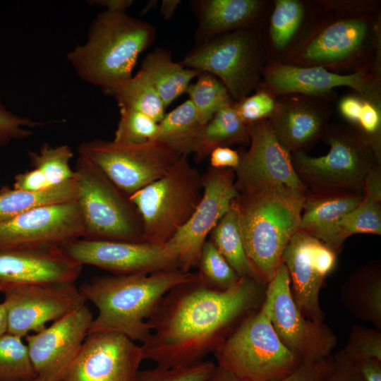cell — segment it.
I'll list each match as a JSON object with an SVG mask.
<instances>
[{
	"label": "cell",
	"instance_id": "2",
	"mask_svg": "<svg viewBox=\"0 0 381 381\" xmlns=\"http://www.w3.org/2000/svg\"><path fill=\"white\" fill-rule=\"evenodd\" d=\"M194 273L179 269L152 274L107 275L83 284L80 291L97 308L89 334L99 332L121 334L143 343L151 333L148 320L164 296L186 282Z\"/></svg>",
	"mask_w": 381,
	"mask_h": 381
},
{
	"label": "cell",
	"instance_id": "50",
	"mask_svg": "<svg viewBox=\"0 0 381 381\" xmlns=\"http://www.w3.org/2000/svg\"><path fill=\"white\" fill-rule=\"evenodd\" d=\"M363 97L353 93L352 95H348L342 97L338 104V109L341 115L353 126L360 114Z\"/></svg>",
	"mask_w": 381,
	"mask_h": 381
},
{
	"label": "cell",
	"instance_id": "20",
	"mask_svg": "<svg viewBox=\"0 0 381 381\" xmlns=\"http://www.w3.org/2000/svg\"><path fill=\"white\" fill-rule=\"evenodd\" d=\"M282 262L287 269L292 296L301 312L308 320L323 322L319 294L325 277L334 267L335 252L298 230L286 246Z\"/></svg>",
	"mask_w": 381,
	"mask_h": 381
},
{
	"label": "cell",
	"instance_id": "54",
	"mask_svg": "<svg viewBox=\"0 0 381 381\" xmlns=\"http://www.w3.org/2000/svg\"><path fill=\"white\" fill-rule=\"evenodd\" d=\"M181 2L180 0H163L161 3L160 12L164 18L166 20L171 18Z\"/></svg>",
	"mask_w": 381,
	"mask_h": 381
},
{
	"label": "cell",
	"instance_id": "9",
	"mask_svg": "<svg viewBox=\"0 0 381 381\" xmlns=\"http://www.w3.org/2000/svg\"><path fill=\"white\" fill-rule=\"evenodd\" d=\"M217 365L246 381H277L302 362L260 310L246 317L214 353Z\"/></svg>",
	"mask_w": 381,
	"mask_h": 381
},
{
	"label": "cell",
	"instance_id": "21",
	"mask_svg": "<svg viewBox=\"0 0 381 381\" xmlns=\"http://www.w3.org/2000/svg\"><path fill=\"white\" fill-rule=\"evenodd\" d=\"M143 360L141 346L127 337L90 333L60 381H133Z\"/></svg>",
	"mask_w": 381,
	"mask_h": 381
},
{
	"label": "cell",
	"instance_id": "11",
	"mask_svg": "<svg viewBox=\"0 0 381 381\" xmlns=\"http://www.w3.org/2000/svg\"><path fill=\"white\" fill-rule=\"evenodd\" d=\"M78 155L95 164L128 195L163 176L181 155L155 140L123 144L95 139L82 143Z\"/></svg>",
	"mask_w": 381,
	"mask_h": 381
},
{
	"label": "cell",
	"instance_id": "7",
	"mask_svg": "<svg viewBox=\"0 0 381 381\" xmlns=\"http://www.w3.org/2000/svg\"><path fill=\"white\" fill-rule=\"evenodd\" d=\"M202 176L181 155L161 178L129 196L143 224V242L164 246L186 223L200 202Z\"/></svg>",
	"mask_w": 381,
	"mask_h": 381
},
{
	"label": "cell",
	"instance_id": "30",
	"mask_svg": "<svg viewBox=\"0 0 381 381\" xmlns=\"http://www.w3.org/2000/svg\"><path fill=\"white\" fill-rule=\"evenodd\" d=\"M203 126L195 107L188 99L164 115L151 140L163 143L180 155H188L193 153Z\"/></svg>",
	"mask_w": 381,
	"mask_h": 381
},
{
	"label": "cell",
	"instance_id": "35",
	"mask_svg": "<svg viewBox=\"0 0 381 381\" xmlns=\"http://www.w3.org/2000/svg\"><path fill=\"white\" fill-rule=\"evenodd\" d=\"M186 92L204 126L219 110L235 103L224 85L206 72H201Z\"/></svg>",
	"mask_w": 381,
	"mask_h": 381
},
{
	"label": "cell",
	"instance_id": "47",
	"mask_svg": "<svg viewBox=\"0 0 381 381\" xmlns=\"http://www.w3.org/2000/svg\"><path fill=\"white\" fill-rule=\"evenodd\" d=\"M331 361L330 356L316 361H303L294 372L277 381H322Z\"/></svg>",
	"mask_w": 381,
	"mask_h": 381
},
{
	"label": "cell",
	"instance_id": "12",
	"mask_svg": "<svg viewBox=\"0 0 381 381\" xmlns=\"http://www.w3.org/2000/svg\"><path fill=\"white\" fill-rule=\"evenodd\" d=\"M260 310L282 344L301 361L327 358L337 344V337L327 325L308 320L299 310L283 262L267 284Z\"/></svg>",
	"mask_w": 381,
	"mask_h": 381
},
{
	"label": "cell",
	"instance_id": "51",
	"mask_svg": "<svg viewBox=\"0 0 381 381\" xmlns=\"http://www.w3.org/2000/svg\"><path fill=\"white\" fill-rule=\"evenodd\" d=\"M363 381H381V361L375 358L356 361Z\"/></svg>",
	"mask_w": 381,
	"mask_h": 381
},
{
	"label": "cell",
	"instance_id": "38",
	"mask_svg": "<svg viewBox=\"0 0 381 381\" xmlns=\"http://www.w3.org/2000/svg\"><path fill=\"white\" fill-rule=\"evenodd\" d=\"M198 274L210 286L226 290L235 285L240 277L211 241L204 243L198 267Z\"/></svg>",
	"mask_w": 381,
	"mask_h": 381
},
{
	"label": "cell",
	"instance_id": "34",
	"mask_svg": "<svg viewBox=\"0 0 381 381\" xmlns=\"http://www.w3.org/2000/svg\"><path fill=\"white\" fill-rule=\"evenodd\" d=\"M120 108L140 111L157 122L164 116L165 107L146 75L140 70L128 80L102 90Z\"/></svg>",
	"mask_w": 381,
	"mask_h": 381
},
{
	"label": "cell",
	"instance_id": "16",
	"mask_svg": "<svg viewBox=\"0 0 381 381\" xmlns=\"http://www.w3.org/2000/svg\"><path fill=\"white\" fill-rule=\"evenodd\" d=\"M249 149L234 169L239 193L266 186H286L305 193L291 154L279 141L267 119L247 124Z\"/></svg>",
	"mask_w": 381,
	"mask_h": 381
},
{
	"label": "cell",
	"instance_id": "32",
	"mask_svg": "<svg viewBox=\"0 0 381 381\" xmlns=\"http://www.w3.org/2000/svg\"><path fill=\"white\" fill-rule=\"evenodd\" d=\"M75 178L37 191L4 188L0 191V222L40 207L77 199Z\"/></svg>",
	"mask_w": 381,
	"mask_h": 381
},
{
	"label": "cell",
	"instance_id": "39",
	"mask_svg": "<svg viewBox=\"0 0 381 381\" xmlns=\"http://www.w3.org/2000/svg\"><path fill=\"white\" fill-rule=\"evenodd\" d=\"M158 122L149 116L133 109L120 108V119L114 141L123 144H140L152 140Z\"/></svg>",
	"mask_w": 381,
	"mask_h": 381
},
{
	"label": "cell",
	"instance_id": "24",
	"mask_svg": "<svg viewBox=\"0 0 381 381\" xmlns=\"http://www.w3.org/2000/svg\"><path fill=\"white\" fill-rule=\"evenodd\" d=\"M191 5L198 19L197 43L238 30L264 27L272 7L265 0H199Z\"/></svg>",
	"mask_w": 381,
	"mask_h": 381
},
{
	"label": "cell",
	"instance_id": "48",
	"mask_svg": "<svg viewBox=\"0 0 381 381\" xmlns=\"http://www.w3.org/2000/svg\"><path fill=\"white\" fill-rule=\"evenodd\" d=\"M51 186L45 176L38 169L18 174L15 176L13 189L20 190L37 191Z\"/></svg>",
	"mask_w": 381,
	"mask_h": 381
},
{
	"label": "cell",
	"instance_id": "26",
	"mask_svg": "<svg viewBox=\"0 0 381 381\" xmlns=\"http://www.w3.org/2000/svg\"><path fill=\"white\" fill-rule=\"evenodd\" d=\"M344 306L356 318L381 329V274L377 265L361 267L341 289Z\"/></svg>",
	"mask_w": 381,
	"mask_h": 381
},
{
	"label": "cell",
	"instance_id": "55",
	"mask_svg": "<svg viewBox=\"0 0 381 381\" xmlns=\"http://www.w3.org/2000/svg\"><path fill=\"white\" fill-rule=\"evenodd\" d=\"M7 332L6 311L4 303H0V336Z\"/></svg>",
	"mask_w": 381,
	"mask_h": 381
},
{
	"label": "cell",
	"instance_id": "13",
	"mask_svg": "<svg viewBox=\"0 0 381 381\" xmlns=\"http://www.w3.org/2000/svg\"><path fill=\"white\" fill-rule=\"evenodd\" d=\"M202 198L186 223L164 248L174 258L180 270L190 272L198 267L207 237L239 195L233 169L210 167L202 176Z\"/></svg>",
	"mask_w": 381,
	"mask_h": 381
},
{
	"label": "cell",
	"instance_id": "56",
	"mask_svg": "<svg viewBox=\"0 0 381 381\" xmlns=\"http://www.w3.org/2000/svg\"><path fill=\"white\" fill-rule=\"evenodd\" d=\"M30 381H40V380H37V379L35 378V379H33V380H30Z\"/></svg>",
	"mask_w": 381,
	"mask_h": 381
},
{
	"label": "cell",
	"instance_id": "14",
	"mask_svg": "<svg viewBox=\"0 0 381 381\" xmlns=\"http://www.w3.org/2000/svg\"><path fill=\"white\" fill-rule=\"evenodd\" d=\"M380 75L371 70L340 74L320 67H303L268 61L262 72L258 88L267 90L275 97L300 94L327 97L339 87H348L362 97L381 101Z\"/></svg>",
	"mask_w": 381,
	"mask_h": 381
},
{
	"label": "cell",
	"instance_id": "15",
	"mask_svg": "<svg viewBox=\"0 0 381 381\" xmlns=\"http://www.w3.org/2000/svg\"><path fill=\"white\" fill-rule=\"evenodd\" d=\"M4 294L7 332L25 337L38 332L80 307L86 300L75 283H50L13 287Z\"/></svg>",
	"mask_w": 381,
	"mask_h": 381
},
{
	"label": "cell",
	"instance_id": "10",
	"mask_svg": "<svg viewBox=\"0 0 381 381\" xmlns=\"http://www.w3.org/2000/svg\"><path fill=\"white\" fill-rule=\"evenodd\" d=\"M324 138L330 148L322 157L304 152L291 154L294 167L302 181L318 188L357 190L364 187L368 173L378 166L371 146L354 128L331 126Z\"/></svg>",
	"mask_w": 381,
	"mask_h": 381
},
{
	"label": "cell",
	"instance_id": "18",
	"mask_svg": "<svg viewBox=\"0 0 381 381\" xmlns=\"http://www.w3.org/2000/svg\"><path fill=\"white\" fill-rule=\"evenodd\" d=\"M84 224L76 200L40 207L0 222V249L59 246L80 238Z\"/></svg>",
	"mask_w": 381,
	"mask_h": 381
},
{
	"label": "cell",
	"instance_id": "27",
	"mask_svg": "<svg viewBox=\"0 0 381 381\" xmlns=\"http://www.w3.org/2000/svg\"><path fill=\"white\" fill-rule=\"evenodd\" d=\"M140 70L149 79L165 108L186 92L190 81L201 73L173 61L171 53L162 48L148 53L143 60Z\"/></svg>",
	"mask_w": 381,
	"mask_h": 381
},
{
	"label": "cell",
	"instance_id": "23",
	"mask_svg": "<svg viewBox=\"0 0 381 381\" xmlns=\"http://www.w3.org/2000/svg\"><path fill=\"white\" fill-rule=\"evenodd\" d=\"M81 265L59 246L0 249V292L23 285L75 283Z\"/></svg>",
	"mask_w": 381,
	"mask_h": 381
},
{
	"label": "cell",
	"instance_id": "5",
	"mask_svg": "<svg viewBox=\"0 0 381 381\" xmlns=\"http://www.w3.org/2000/svg\"><path fill=\"white\" fill-rule=\"evenodd\" d=\"M155 37L151 24L105 10L92 20L86 42L68 52L67 60L82 80L104 90L132 77L138 56Z\"/></svg>",
	"mask_w": 381,
	"mask_h": 381
},
{
	"label": "cell",
	"instance_id": "29",
	"mask_svg": "<svg viewBox=\"0 0 381 381\" xmlns=\"http://www.w3.org/2000/svg\"><path fill=\"white\" fill-rule=\"evenodd\" d=\"M361 202L346 214L339 224V235L344 242L356 234H381V179L378 166L367 175Z\"/></svg>",
	"mask_w": 381,
	"mask_h": 381
},
{
	"label": "cell",
	"instance_id": "19",
	"mask_svg": "<svg viewBox=\"0 0 381 381\" xmlns=\"http://www.w3.org/2000/svg\"><path fill=\"white\" fill-rule=\"evenodd\" d=\"M84 305L42 330L25 337L35 379L60 381L78 356L93 320Z\"/></svg>",
	"mask_w": 381,
	"mask_h": 381
},
{
	"label": "cell",
	"instance_id": "46",
	"mask_svg": "<svg viewBox=\"0 0 381 381\" xmlns=\"http://www.w3.org/2000/svg\"><path fill=\"white\" fill-rule=\"evenodd\" d=\"M322 381H363V380L356 361L339 351L332 358L329 368Z\"/></svg>",
	"mask_w": 381,
	"mask_h": 381
},
{
	"label": "cell",
	"instance_id": "36",
	"mask_svg": "<svg viewBox=\"0 0 381 381\" xmlns=\"http://www.w3.org/2000/svg\"><path fill=\"white\" fill-rule=\"evenodd\" d=\"M36 377L28 347L8 332L0 336V381H30Z\"/></svg>",
	"mask_w": 381,
	"mask_h": 381
},
{
	"label": "cell",
	"instance_id": "42",
	"mask_svg": "<svg viewBox=\"0 0 381 381\" xmlns=\"http://www.w3.org/2000/svg\"><path fill=\"white\" fill-rule=\"evenodd\" d=\"M277 97L266 90L258 88L255 93L234 103L241 119L246 123L269 119L276 106Z\"/></svg>",
	"mask_w": 381,
	"mask_h": 381
},
{
	"label": "cell",
	"instance_id": "52",
	"mask_svg": "<svg viewBox=\"0 0 381 381\" xmlns=\"http://www.w3.org/2000/svg\"><path fill=\"white\" fill-rule=\"evenodd\" d=\"M205 381H246L229 370L216 365L211 375Z\"/></svg>",
	"mask_w": 381,
	"mask_h": 381
},
{
	"label": "cell",
	"instance_id": "45",
	"mask_svg": "<svg viewBox=\"0 0 381 381\" xmlns=\"http://www.w3.org/2000/svg\"><path fill=\"white\" fill-rule=\"evenodd\" d=\"M316 4L326 11L349 16H373L378 14L380 7L375 1H316Z\"/></svg>",
	"mask_w": 381,
	"mask_h": 381
},
{
	"label": "cell",
	"instance_id": "33",
	"mask_svg": "<svg viewBox=\"0 0 381 381\" xmlns=\"http://www.w3.org/2000/svg\"><path fill=\"white\" fill-rule=\"evenodd\" d=\"M268 28L271 51L285 54L299 39L307 14L306 4L299 0H275Z\"/></svg>",
	"mask_w": 381,
	"mask_h": 381
},
{
	"label": "cell",
	"instance_id": "41",
	"mask_svg": "<svg viewBox=\"0 0 381 381\" xmlns=\"http://www.w3.org/2000/svg\"><path fill=\"white\" fill-rule=\"evenodd\" d=\"M340 351L355 361L367 358L381 361V332L377 329L353 325L346 346Z\"/></svg>",
	"mask_w": 381,
	"mask_h": 381
},
{
	"label": "cell",
	"instance_id": "4",
	"mask_svg": "<svg viewBox=\"0 0 381 381\" xmlns=\"http://www.w3.org/2000/svg\"><path fill=\"white\" fill-rule=\"evenodd\" d=\"M306 199L304 193L286 186H266L241 193L234 200L246 255L265 284L299 230Z\"/></svg>",
	"mask_w": 381,
	"mask_h": 381
},
{
	"label": "cell",
	"instance_id": "3",
	"mask_svg": "<svg viewBox=\"0 0 381 381\" xmlns=\"http://www.w3.org/2000/svg\"><path fill=\"white\" fill-rule=\"evenodd\" d=\"M280 61L340 74L380 75V16L329 15L303 32Z\"/></svg>",
	"mask_w": 381,
	"mask_h": 381
},
{
	"label": "cell",
	"instance_id": "28",
	"mask_svg": "<svg viewBox=\"0 0 381 381\" xmlns=\"http://www.w3.org/2000/svg\"><path fill=\"white\" fill-rule=\"evenodd\" d=\"M234 104L219 110L201 129L193 150L196 163L202 162L216 147L249 144L248 125Z\"/></svg>",
	"mask_w": 381,
	"mask_h": 381
},
{
	"label": "cell",
	"instance_id": "43",
	"mask_svg": "<svg viewBox=\"0 0 381 381\" xmlns=\"http://www.w3.org/2000/svg\"><path fill=\"white\" fill-rule=\"evenodd\" d=\"M353 126L371 146L377 158H380L381 101L364 98L360 114Z\"/></svg>",
	"mask_w": 381,
	"mask_h": 381
},
{
	"label": "cell",
	"instance_id": "8",
	"mask_svg": "<svg viewBox=\"0 0 381 381\" xmlns=\"http://www.w3.org/2000/svg\"><path fill=\"white\" fill-rule=\"evenodd\" d=\"M75 180L84 224L83 238L143 242L140 214L129 195L92 162L78 155Z\"/></svg>",
	"mask_w": 381,
	"mask_h": 381
},
{
	"label": "cell",
	"instance_id": "6",
	"mask_svg": "<svg viewBox=\"0 0 381 381\" xmlns=\"http://www.w3.org/2000/svg\"><path fill=\"white\" fill-rule=\"evenodd\" d=\"M267 48L263 27L241 29L197 43L180 64L217 78L236 102L258 88Z\"/></svg>",
	"mask_w": 381,
	"mask_h": 381
},
{
	"label": "cell",
	"instance_id": "17",
	"mask_svg": "<svg viewBox=\"0 0 381 381\" xmlns=\"http://www.w3.org/2000/svg\"><path fill=\"white\" fill-rule=\"evenodd\" d=\"M74 262L90 265L116 275L152 274L179 268L164 246L145 242L78 238L59 246Z\"/></svg>",
	"mask_w": 381,
	"mask_h": 381
},
{
	"label": "cell",
	"instance_id": "31",
	"mask_svg": "<svg viewBox=\"0 0 381 381\" xmlns=\"http://www.w3.org/2000/svg\"><path fill=\"white\" fill-rule=\"evenodd\" d=\"M210 236V241L240 278L249 277L263 282L246 255L241 232L238 213L234 201L229 210L212 230Z\"/></svg>",
	"mask_w": 381,
	"mask_h": 381
},
{
	"label": "cell",
	"instance_id": "40",
	"mask_svg": "<svg viewBox=\"0 0 381 381\" xmlns=\"http://www.w3.org/2000/svg\"><path fill=\"white\" fill-rule=\"evenodd\" d=\"M216 367L211 361L183 367L164 368L138 370L133 381H205Z\"/></svg>",
	"mask_w": 381,
	"mask_h": 381
},
{
	"label": "cell",
	"instance_id": "53",
	"mask_svg": "<svg viewBox=\"0 0 381 381\" xmlns=\"http://www.w3.org/2000/svg\"><path fill=\"white\" fill-rule=\"evenodd\" d=\"M97 2L98 4L105 6L106 10L121 12H126L133 3L131 0H103Z\"/></svg>",
	"mask_w": 381,
	"mask_h": 381
},
{
	"label": "cell",
	"instance_id": "44",
	"mask_svg": "<svg viewBox=\"0 0 381 381\" xmlns=\"http://www.w3.org/2000/svg\"><path fill=\"white\" fill-rule=\"evenodd\" d=\"M44 124V122L13 114L6 108L0 98V146L7 145L13 140L26 138L32 133L30 128Z\"/></svg>",
	"mask_w": 381,
	"mask_h": 381
},
{
	"label": "cell",
	"instance_id": "25",
	"mask_svg": "<svg viewBox=\"0 0 381 381\" xmlns=\"http://www.w3.org/2000/svg\"><path fill=\"white\" fill-rule=\"evenodd\" d=\"M363 195L346 194L306 199L299 230L316 238L336 252L342 244L339 224L341 218L355 208Z\"/></svg>",
	"mask_w": 381,
	"mask_h": 381
},
{
	"label": "cell",
	"instance_id": "22",
	"mask_svg": "<svg viewBox=\"0 0 381 381\" xmlns=\"http://www.w3.org/2000/svg\"><path fill=\"white\" fill-rule=\"evenodd\" d=\"M332 114L327 97L289 94L277 97L274 112L267 120L288 151L306 152L325 138Z\"/></svg>",
	"mask_w": 381,
	"mask_h": 381
},
{
	"label": "cell",
	"instance_id": "37",
	"mask_svg": "<svg viewBox=\"0 0 381 381\" xmlns=\"http://www.w3.org/2000/svg\"><path fill=\"white\" fill-rule=\"evenodd\" d=\"M33 169L40 171L51 186H56L75 177L70 160L73 153L68 145L52 147L44 143L38 152H28Z\"/></svg>",
	"mask_w": 381,
	"mask_h": 381
},
{
	"label": "cell",
	"instance_id": "49",
	"mask_svg": "<svg viewBox=\"0 0 381 381\" xmlns=\"http://www.w3.org/2000/svg\"><path fill=\"white\" fill-rule=\"evenodd\" d=\"M210 166L217 169H235L240 163L241 156L229 147H218L210 154Z\"/></svg>",
	"mask_w": 381,
	"mask_h": 381
},
{
	"label": "cell",
	"instance_id": "1",
	"mask_svg": "<svg viewBox=\"0 0 381 381\" xmlns=\"http://www.w3.org/2000/svg\"><path fill=\"white\" fill-rule=\"evenodd\" d=\"M265 284L243 277L226 290L198 273L171 289L148 320L151 333L140 344L144 360L174 368L205 361L264 298Z\"/></svg>",
	"mask_w": 381,
	"mask_h": 381
}]
</instances>
